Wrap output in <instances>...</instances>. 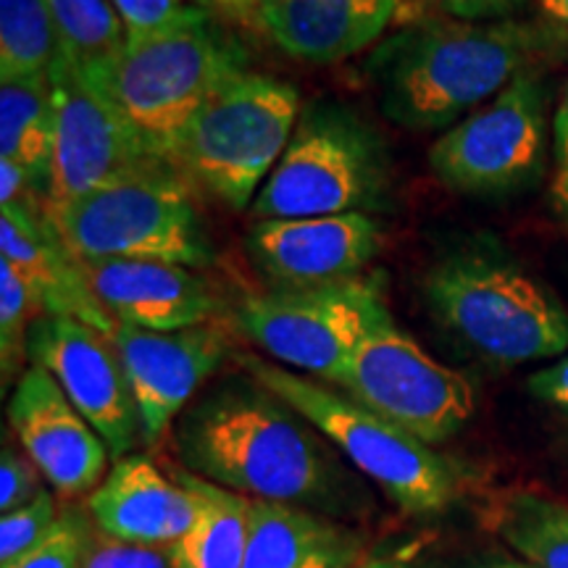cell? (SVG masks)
Masks as SVG:
<instances>
[{
  "label": "cell",
  "mask_w": 568,
  "mask_h": 568,
  "mask_svg": "<svg viewBox=\"0 0 568 568\" xmlns=\"http://www.w3.org/2000/svg\"><path fill=\"white\" fill-rule=\"evenodd\" d=\"M88 568H172L166 545H140L98 531Z\"/></svg>",
  "instance_id": "1f68e13d"
},
{
  "label": "cell",
  "mask_w": 568,
  "mask_h": 568,
  "mask_svg": "<svg viewBox=\"0 0 568 568\" xmlns=\"http://www.w3.org/2000/svg\"><path fill=\"white\" fill-rule=\"evenodd\" d=\"M355 568H422V566L408 556H374V558H366L364 564Z\"/></svg>",
  "instance_id": "74e56055"
},
{
  "label": "cell",
  "mask_w": 568,
  "mask_h": 568,
  "mask_svg": "<svg viewBox=\"0 0 568 568\" xmlns=\"http://www.w3.org/2000/svg\"><path fill=\"white\" fill-rule=\"evenodd\" d=\"M397 11L400 0H266L247 24L293 61L329 67L382 40Z\"/></svg>",
  "instance_id": "ffe728a7"
},
{
  "label": "cell",
  "mask_w": 568,
  "mask_h": 568,
  "mask_svg": "<svg viewBox=\"0 0 568 568\" xmlns=\"http://www.w3.org/2000/svg\"><path fill=\"white\" fill-rule=\"evenodd\" d=\"M45 477L40 468L32 464V458L24 450L3 443L0 453V514H11V510L30 506L34 497L45 493Z\"/></svg>",
  "instance_id": "4dcf8cb0"
},
{
  "label": "cell",
  "mask_w": 568,
  "mask_h": 568,
  "mask_svg": "<svg viewBox=\"0 0 568 568\" xmlns=\"http://www.w3.org/2000/svg\"><path fill=\"white\" fill-rule=\"evenodd\" d=\"M111 339L130 376L145 445H159L169 435L174 418L232 353V339L216 322L174 332L116 324Z\"/></svg>",
  "instance_id": "5bb4252c"
},
{
  "label": "cell",
  "mask_w": 568,
  "mask_h": 568,
  "mask_svg": "<svg viewBox=\"0 0 568 568\" xmlns=\"http://www.w3.org/2000/svg\"><path fill=\"white\" fill-rule=\"evenodd\" d=\"M203 497L201 518L187 535L166 545L172 568H243L251 535V497L211 485L187 471Z\"/></svg>",
  "instance_id": "603a6c76"
},
{
  "label": "cell",
  "mask_w": 568,
  "mask_h": 568,
  "mask_svg": "<svg viewBox=\"0 0 568 568\" xmlns=\"http://www.w3.org/2000/svg\"><path fill=\"white\" fill-rule=\"evenodd\" d=\"M364 560L366 537L339 518L251 500L243 568H355Z\"/></svg>",
  "instance_id": "44dd1931"
},
{
  "label": "cell",
  "mask_w": 568,
  "mask_h": 568,
  "mask_svg": "<svg viewBox=\"0 0 568 568\" xmlns=\"http://www.w3.org/2000/svg\"><path fill=\"white\" fill-rule=\"evenodd\" d=\"M295 84L243 71L184 126L172 163L232 211L251 209L301 122Z\"/></svg>",
  "instance_id": "52a82bcc"
},
{
  "label": "cell",
  "mask_w": 568,
  "mask_h": 568,
  "mask_svg": "<svg viewBox=\"0 0 568 568\" xmlns=\"http://www.w3.org/2000/svg\"><path fill=\"white\" fill-rule=\"evenodd\" d=\"M95 535L98 527L90 510L67 506L45 539L6 568H88Z\"/></svg>",
  "instance_id": "83f0119b"
},
{
  "label": "cell",
  "mask_w": 568,
  "mask_h": 568,
  "mask_svg": "<svg viewBox=\"0 0 568 568\" xmlns=\"http://www.w3.org/2000/svg\"><path fill=\"white\" fill-rule=\"evenodd\" d=\"M539 9L545 11V17L568 30V0H539Z\"/></svg>",
  "instance_id": "f35d334b"
},
{
  "label": "cell",
  "mask_w": 568,
  "mask_h": 568,
  "mask_svg": "<svg viewBox=\"0 0 568 568\" xmlns=\"http://www.w3.org/2000/svg\"><path fill=\"white\" fill-rule=\"evenodd\" d=\"M545 130V84L535 71L453 124L432 145L429 166L458 193H514L542 172Z\"/></svg>",
  "instance_id": "8fae6325"
},
{
  "label": "cell",
  "mask_w": 568,
  "mask_h": 568,
  "mask_svg": "<svg viewBox=\"0 0 568 568\" xmlns=\"http://www.w3.org/2000/svg\"><path fill=\"white\" fill-rule=\"evenodd\" d=\"M0 258L24 276L42 314L71 316L113 337L116 322L92 293L84 264L77 258L42 197L0 205Z\"/></svg>",
  "instance_id": "e0dca14e"
},
{
  "label": "cell",
  "mask_w": 568,
  "mask_h": 568,
  "mask_svg": "<svg viewBox=\"0 0 568 568\" xmlns=\"http://www.w3.org/2000/svg\"><path fill=\"white\" fill-rule=\"evenodd\" d=\"M332 385L432 447L456 437L474 414L466 376L432 358L395 322L368 335Z\"/></svg>",
  "instance_id": "30bf717a"
},
{
  "label": "cell",
  "mask_w": 568,
  "mask_h": 568,
  "mask_svg": "<svg viewBox=\"0 0 568 568\" xmlns=\"http://www.w3.org/2000/svg\"><path fill=\"white\" fill-rule=\"evenodd\" d=\"M385 287V276L366 272L322 287L272 290L245 297L234 324L280 366L332 385L358 345L393 324Z\"/></svg>",
  "instance_id": "9c48e42d"
},
{
  "label": "cell",
  "mask_w": 568,
  "mask_h": 568,
  "mask_svg": "<svg viewBox=\"0 0 568 568\" xmlns=\"http://www.w3.org/2000/svg\"><path fill=\"white\" fill-rule=\"evenodd\" d=\"M90 287L116 324L174 332L213 324L222 301L195 268L163 261H88Z\"/></svg>",
  "instance_id": "d6986e66"
},
{
  "label": "cell",
  "mask_w": 568,
  "mask_h": 568,
  "mask_svg": "<svg viewBox=\"0 0 568 568\" xmlns=\"http://www.w3.org/2000/svg\"><path fill=\"white\" fill-rule=\"evenodd\" d=\"M9 424L55 495L67 500L90 495L109 474V445L38 364L27 366L13 385Z\"/></svg>",
  "instance_id": "2e32d148"
},
{
  "label": "cell",
  "mask_w": 568,
  "mask_h": 568,
  "mask_svg": "<svg viewBox=\"0 0 568 568\" xmlns=\"http://www.w3.org/2000/svg\"><path fill=\"white\" fill-rule=\"evenodd\" d=\"M190 3L201 6V9L209 11H222L226 17H237V19H251L266 0H190Z\"/></svg>",
  "instance_id": "e575fe53"
},
{
  "label": "cell",
  "mask_w": 568,
  "mask_h": 568,
  "mask_svg": "<svg viewBox=\"0 0 568 568\" xmlns=\"http://www.w3.org/2000/svg\"><path fill=\"white\" fill-rule=\"evenodd\" d=\"M552 148H556L558 169L568 166V88L564 92V103L556 113V122H552Z\"/></svg>",
  "instance_id": "d590c367"
},
{
  "label": "cell",
  "mask_w": 568,
  "mask_h": 568,
  "mask_svg": "<svg viewBox=\"0 0 568 568\" xmlns=\"http://www.w3.org/2000/svg\"><path fill=\"white\" fill-rule=\"evenodd\" d=\"M468 568H535L527 560H510V558H487L479 560V564L468 566Z\"/></svg>",
  "instance_id": "ab89813d"
},
{
  "label": "cell",
  "mask_w": 568,
  "mask_h": 568,
  "mask_svg": "<svg viewBox=\"0 0 568 568\" xmlns=\"http://www.w3.org/2000/svg\"><path fill=\"white\" fill-rule=\"evenodd\" d=\"M32 364L45 368L103 437L113 458L132 456L142 422L122 355L109 335L71 316L40 314L27 343Z\"/></svg>",
  "instance_id": "4fadbf2b"
},
{
  "label": "cell",
  "mask_w": 568,
  "mask_h": 568,
  "mask_svg": "<svg viewBox=\"0 0 568 568\" xmlns=\"http://www.w3.org/2000/svg\"><path fill=\"white\" fill-rule=\"evenodd\" d=\"M59 516V500L51 487L34 497L30 506L0 516V568L11 566L13 560L30 552L40 539H45Z\"/></svg>",
  "instance_id": "f1b7e54d"
},
{
  "label": "cell",
  "mask_w": 568,
  "mask_h": 568,
  "mask_svg": "<svg viewBox=\"0 0 568 568\" xmlns=\"http://www.w3.org/2000/svg\"><path fill=\"white\" fill-rule=\"evenodd\" d=\"M0 159L24 169L38 195L51 203V74L0 77Z\"/></svg>",
  "instance_id": "7402d4cb"
},
{
  "label": "cell",
  "mask_w": 568,
  "mask_h": 568,
  "mask_svg": "<svg viewBox=\"0 0 568 568\" xmlns=\"http://www.w3.org/2000/svg\"><path fill=\"white\" fill-rule=\"evenodd\" d=\"M393 169L382 134L351 105L308 103L251 205L255 222L387 209Z\"/></svg>",
  "instance_id": "8992f818"
},
{
  "label": "cell",
  "mask_w": 568,
  "mask_h": 568,
  "mask_svg": "<svg viewBox=\"0 0 568 568\" xmlns=\"http://www.w3.org/2000/svg\"><path fill=\"white\" fill-rule=\"evenodd\" d=\"M98 531L140 545H172L201 518L203 497L180 468L172 477L151 458H116L105 479L88 495Z\"/></svg>",
  "instance_id": "ac0fdd59"
},
{
  "label": "cell",
  "mask_w": 568,
  "mask_h": 568,
  "mask_svg": "<svg viewBox=\"0 0 568 568\" xmlns=\"http://www.w3.org/2000/svg\"><path fill=\"white\" fill-rule=\"evenodd\" d=\"M424 17H445L458 21H503L527 6V0H414Z\"/></svg>",
  "instance_id": "d6a6232c"
},
{
  "label": "cell",
  "mask_w": 568,
  "mask_h": 568,
  "mask_svg": "<svg viewBox=\"0 0 568 568\" xmlns=\"http://www.w3.org/2000/svg\"><path fill=\"white\" fill-rule=\"evenodd\" d=\"M59 55L48 0H0V77L51 74Z\"/></svg>",
  "instance_id": "484cf974"
},
{
  "label": "cell",
  "mask_w": 568,
  "mask_h": 568,
  "mask_svg": "<svg viewBox=\"0 0 568 568\" xmlns=\"http://www.w3.org/2000/svg\"><path fill=\"white\" fill-rule=\"evenodd\" d=\"M51 209L169 163L148 151L111 98L63 55L51 69Z\"/></svg>",
  "instance_id": "7c38bea8"
},
{
  "label": "cell",
  "mask_w": 568,
  "mask_h": 568,
  "mask_svg": "<svg viewBox=\"0 0 568 568\" xmlns=\"http://www.w3.org/2000/svg\"><path fill=\"white\" fill-rule=\"evenodd\" d=\"M422 290L432 316L493 364H531L568 351V314L558 297L489 247L439 255Z\"/></svg>",
  "instance_id": "3957f363"
},
{
  "label": "cell",
  "mask_w": 568,
  "mask_h": 568,
  "mask_svg": "<svg viewBox=\"0 0 568 568\" xmlns=\"http://www.w3.org/2000/svg\"><path fill=\"white\" fill-rule=\"evenodd\" d=\"M240 364L247 376L316 426L326 443L406 516H437L456 503L460 487L456 466L432 445L322 382L255 355H243Z\"/></svg>",
  "instance_id": "5b68a950"
},
{
  "label": "cell",
  "mask_w": 568,
  "mask_h": 568,
  "mask_svg": "<svg viewBox=\"0 0 568 568\" xmlns=\"http://www.w3.org/2000/svg\"><path fill=\"white\" fill-rule=\"evenodd\" d=\"M111 6L122 19L126 42L151 40L182 24L197 9L190 0H111Z\"/></svg>",
  "instance_id": "f546056e"
},
{
  "label": "cell",
  "mask_w": 568,
  "mask_h": 568,
  "mask_svg": "<svg viewBox=\"0 0 568 568\" xmlns=\"http://www.w3.org/2000/svg\"><path fill=\"white\" fill-rule=\"evenodd\" d=\"M71 251L88 261H163L205 268L213 245L190 180L159 163L126 180L53 209Z\"/></svg>",
  "instance_id": "ba28073f"
},
{
  "label": "cell",
  "mask_w": 568,
  "mask_h": 568,
  "mask_svg": "<svg viewBox=\"0 0 568 568\" xmlns=\"http://www.w3.org/2000/svg\"><path fill=\"white\" fill-rule=\"evenodd\" d=\"M385 245V226L372 213L274 219L247 234V255L274 290L322 287L366 274Z\"/></svg>",
  "instance_id": "9a60e30c"
},
{
  "label": "cell",
  "mask_w": 568,
  "mask_h": 568,
  "mask_svg": "<svg viewBox=\"0 0 568 568\" xmlns=\"http://www.w3.org/2000/svg\"><path fill=\"white\" fill-rule=\"evenodd\" d=\"M529 393L568 418V355L529 376Z\"/></svg>",
  "instance_id": "836d02e7"
},
{
  "label": "cell",
  "mask_w": 568,
  "mask_h": 568,
  "mask_svg": "<svg viewBox=\"0 0 568 568\" xmlns=\"http://www.w3.org/2000/svg\"><path fill=\"white\" fill-rule=\"evenodd\" d=\"M550 21H458L418 17L374 48L366 63L379 109L414 132L458 124L510 82L564 53Z\"/></svg>",
  "instance_id": "7a4b0ae2"
},
{
  "label": "cell",
  "mask_w": 568,
  "mask_h": 568,
  "mask_svg": "<svg viewBox=\"0 0 568 568\" xmlns=\"http://www.w3.org/2000/svg\"><path fill=\"white\" fill-rule=\"evenodd\" d=\"M493 527L535 568H568V506L542 493H514L493 506Z\"/></svg>",
  "instance_id": "cb8c5ba5"
},
{
  "label": "cell",
  "mask_w": 568,
  "mask_h": 568,
  "mask_svg": "<svg viewBox=\"0 0 568 568\" xmlns=\"http://www.w3.org/2000/svg\"><path fill=\"white\" fill-rule=\"evenodd\" d=\"M251 67L247 48L197 6L190 19L151 40L126 42L95 82L155 159L172 163L184 126L203 103Z\"/></svg>",
  "instance_id": "277c9868"
},
{
  "label": "cell",
  "mask_w": 568,
  "mask_h": 568,
  "mask_svg": "<svg viewBox=\"0 0 568 568\" xmlns=\"http://www.w3.org/2000/svg\"><path fill=\"white\" fill-rule=\"evenodd\" d=\"M34 314H42L30 284L24 282L9 261L0 258V368H3V389H9L24 374L30 358L27 343L34 324Z\"/></svg>",
  "instance_id": "4316f807"
},
{
  "label": "cell",
  "mask_w": 568,
  "mask_h": 568,
  "mask_svg": "<svg viewBox=\"0 0 568 568\" xmlns=\"http://www.w3.org/2000/svg\"><path fill=\"white\" fill-rule=\"evenodd\" d=\"M174 447L184 471L251 500L335 518L372 503L322 432L253 376L224 382L184 410Z\"/></svg>",
  "instance_id": "6da1fadb"
},
{
  "label": "cell",
  "mask_w": 568,
  "mask_h": 568,
  "mask_svg": "<svg viewBox=\"0 0 568 568\" xmlns=\"http://www.w3.org/2000/svg\"><path fill=\"white\" fill-rule=\"evenodd\" d=\"M550 201H552V211H556V216L568 226V166L558 169L556 182H552Z\"/></svg>",
  "instance_id": "8d00e7d4"
},
{
  "label": "cell",
  "mask_w": 568,
  "mask_h": 568,
  "mask_svg": "<svg viewBox=\"0 0 568 568\" xmlns=\"http://www.w3.org/2000/svg\"><path fill=\"white\" fill-rule=\"evenodd\" d=\"M61 55L98 80L126 48V32L111 0H48Z\"/></svg>",
  "instance_id": "d4e9b609"
}]
</instances>
